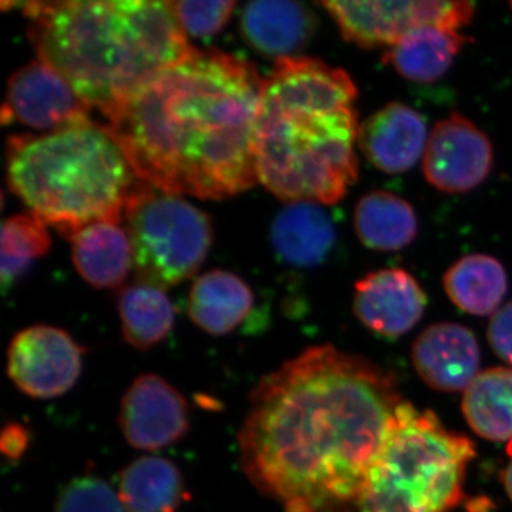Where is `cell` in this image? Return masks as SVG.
Listing matches in <instances>:
<instances>
[{
  "label": "cell",
  "mask_w": 512,
  "mask_h": 512,
  "mask_svg": "<svg viewBox=\"0 0 512 512\" xmlns=\"http://www.w3.org/2000/svg\"><path fill=\"white\" fill-rule=\"evenodd\" d=\"M55 512H127L119 493L97 476L74 478L62 488Z\"/></svg>",
  "instance_id": "27"
},
{
  "label": "cell",
  "mask_w": 512,
  "mask_h": 512,
  "mask_svg": "<svg viewBox=\"0 0 512 512\" xmlns=\"http://www.w3.org/2000/svg\"><path fill=\"white\" fill-rule=\"evenodd\" d=\"M262 83L247 60L192 49L144 84L106 127L144 184L224 200L259 183L255 123Z\"/></svg>",
  "instance_id": "2"
},
{
  "label": "cell",
  "mask_w": 512,
  "mask_h": 512,
  "mask_svg": "<svg viewBox=\"0 0 512 512\" xmlns=\"http://www.w3.org/2000/svg\"><path fill=\"white\" fill-rule=\"evenodd\" d=\"M468 426L494 443H512V367L478 373L461 403Z\"/></svg>",
  "instance_id": "24"
},
{
  "label": "cell",
  "mask_w": 512,
  "mask_h": 512,
  "mask_svg": "<svg viewBox=\"0 0 512 512\" xmlns=\"http://www.w3.org/2000/svg\"><path fill=\"white\" fill-rule=\"evenodd\" d=\"M121 333L131 348L147 352L163 343L174 328L175 311L164 289L146 284L119 293Z\"/></svg>",
  "instance_id": "25"
},
{
  "label": "cell",
  "mask_w": 512,
  "mask_h": 512,
  "mask_svg": "<svg viewBox=\"0 0 512 512\" xmlns=\"http://www.w3.org/2000/svg\"><path fill=\"white\" fill-rule=\"evenodd\" d=\"M487 338L495 355L512 367V299L491 316Z\"/></svg>",
  "instance_id": "29"
},
{
  "label": "cell",
  "mask_w": 512,
  "mask_h": 512,
  "mask_svg": "<svg viewBox=\"0 0 512 512\" xmlns=\"http://www.w3.org/2000/svg\"><path fill=\"white\" fill-rule=\"evenodd\" d=\"M426 309V292L406 269H377L355 284L353 313L367 330L383 338L406 335L416 328Z\"/></svg>",
  "instance_id": "13"
},
{
  "label": "cell",
  "mask_w": 512,
  "mask_h": 512,
  "mask_svg": "<svg viewBox=\"0 0 512 512\" xmlns=\"http://www.w3.org/2000/svg\"><path fill=\"white\" fill-rule=\"evenodd\" d=\"M6 171L10 191L69 239L93 222L120 224L144 185L106 124L93 121L9 137Z\"/></svg>",
  "instance_id": "5"
},
{
  "label": "cell",
  "mask_w": 512,
  "mask_h": 512,
  "mask_svg": "<svg viewBox=\"0 0 512 512\" xmlns=\"http://www.w3.org/2000/svg\"><path fill=\"white\" fill-rule=\"evenodd\" d=\"M443 288L460 311L493 316L503 306L508 275L500 259L487 254H468L447 269Z\"/></svg>",
  "instance_id": "23"
},
{
  "label": "cell",
  "mask_w": 512,
  "mask_h": 512,
  "mask_svg": "<svg viewBox=\"0 0 512 512\" xmlns=\"http://www.w3.org/2000/svg\"><path fill=\"white\" fill-rule=\"evenodd\" d=\"M70 242L73 264L87 284L113 289L126 281L133 268V249L120 224L93 222L79 229Z\"/></svg>",
  "instance_id": "20"
},
{
  "label": "cell",
  "mask_w": 512,
  "mask_h": 512,
  "mask_svg": "<svg viewBox=\"0 0 512 512\" xmlns=\"http://www.w3.org/2000/svg\"><path fill=\"white\" fill-rule=\"evenodd\" d=\"M92 107L50 64L36 60L12 74L2 107V123L52 131L89 123Z\"/></svg>",
  "instance_id": "11"
},
{
  "label": "cell",
  "mask_w": 512,
  "mask_h": 512,
  "mask_svg": "<svg viewBox=\"0 0 512 512\" xmlns=\"http://www.w3.org/2000/svg\"><path fill=\"white\" fill-rule=\"evenodd\" d=\"M353 228L367 249L397 252L412 245L417 238L419 218L413 205L400 195L373 190L357 201Z\"/></svg>",
  "instance_id": "21"
},
{
  "label": "cell",
  "mask_w": 512,
  "mask_h": 512,
  "mask_svg": "<svg viewBox=\"0 0 512 512\" xmlns=\"http://www.w3.org/2000/svg\"><path fill=\"white\" fill-rule=\"evenodd\" d=\"M86 349L64 329L35 325L10 340L6 355L9 379L28 397L57 399L82 376Z\"/></svg>",
  "instance_id": "9"
},
{
  "label": "cell",
  "mask_w": 512,
  "mask_h": 512,
  "mask_svg": "<svg viewBox=\"0 0 512 512\" xmlns=\"http://www.w3.org/2000/svg\"><path fill=\"white\" fill-rule=\"evenodd\" d=\"M50 247L46 224L37 215L19 214L2 225V258L0 281L5 291L20 278L33 261L45 255Z\"/></svg>",
  "instance_id": "26"
},
{
  "label": "cell",
  "mask_w": 512,
  "mask_h": 512,
  "mask_svg": "<svg viewBox=\"0 0 512 512\" xmlns=\"http://www.w3.org/2000/svg\"><path fill=\"white\" fill-rule=\"evenodd\" d=\"M403 403L392 373L332 345L261 377L238 433L239 463L284 512H356Z\"/></svg>",
  "instance_id": "1"
},
{
  "label": "cell",
  "mask_w": 512,
  "mask_h": 512,
  "mask_svg": "<svg viewBox=\"0 0 512 512\" xmlns=\"http://www.w3.org/2000/svg\"><path fill=\"white\" fill-rule=\"evenodd\" d=\"M272 245L286 264L312 268L322 264L336 241V229L328 212L316 202H289L276 215Z\"/></svg>",
  "instance_id": "17"
},
{
  "label": "cell",
  "mask_w": 512,
  "mask_h": 512,
  "mask_svg": "<svg viewBox=\"0 0 512 512\" xmlns=\"http://www.w3.org/2000/svg\"><path fill=\"white\" fill-rule=\"evenodd\" d=\"M412 360L417 375L431 389L460 392L480 373V345L467 326L436 323L414 340Z\"/></svg>",
  "instance_id": "15"
},
{
  "label": "cell",
  "mask_w": 512,
  "mask_h": 512,
  "mask_svg": "<svg viewBox=\"0 0 512 512\" xmlns=\"http://www.w3.org/2000/svg\"><path fill=\"white\" fill-rule=\"evenodd\" d=\"M185 35L207 37L220 32L231 18L235 2H170Z\"/></svg>",
  "instance_id": "28"
},
{
  "label": "cell",
  "mask_w": 512,
  "mask_h": 512,
  "mask_svg": "<svg viewBox=\"0 0 512 512\" xmlns=\"http://www.w3.org/2000/svg\"><path fill=\"white\" fill-rule=\"evenodd\" d=\"M252 306L254 293L247 282L220 269L198 276L188 295L192 322L212 336L234 333L247 320Z\"/></svg>",
  "instance_id": "18"
},
{
  "label": "cell",
  "mask_w": 512,
  "mask_h": 512,
  "mask_svg": "<svg viewBox=\"0 0 512 512\" xmlns=\"http://www.w3.org/2000/svg\"><path fill=\"white\" fill-rule=\"evenodd\" d=\"M119 497L127 512H177L190 500L180 468L160 456L140 457L123 468Z\"/></svg>",
  "instance_id": "22"
},
{
  "label": "cell",
  "mask_w": 512,
  "mask_h": 512,
  "mask_svg": "<svg viewBox=\"0 0 512 512\" xmlns=\"http://www.w3.org/2000/svg\"><path fill=\"white\" fill-rule=\"evenodd\" d=\"M124 220L140 284L160 289L181 284L210 249V218L180 195L144 184L128 201Z\"/></svg>",
  "instance_id": "7"
},
{
  "label": "cell",
  "mask_w": 512,
  "mask_h": 512,
  "mask_svg": "<svg viewBox=\"0 0 512 512\" xmlns=\"http://www.w3.org/2000/svg\"><path fill=\"white\" fill-rule=\"evenodd\" d=\"M19 5V3H18ZM37 57L107 119L191 52L170 2L22 3Z\"/></svg>",
  "instance_id": "4"
},
{
  "label": "cell",
  "mask_w": 512,
  "mask_h": 512,
  "mask_svg": "<svg viewBox=\"0 0 512 512\" xmlns=\"http://www.w3.org/2000/svg\"><path fill=\"white\" fill-rule=\"evenodd\" d=\"M30 444L29 430L23 424L9 423L2 430L0 437V450L3 456L16 461L23 457Z\"/></svg>",
  "instance_id": "30"
},
{
  "label": "cell",
  "mask_w": 512,
  "mask_h": 512,
  "mask_svg": "<svg viewBox=\"0 0 512 512\" xmlns=\"http://www.w3.org/2000/svg\"><path fill=\"white\" fill-rule=\"evenodd\" d=\"M493 165V143L473 121L453 113L434 124L423 156L424 178L431 187L466 194L487 180Z\"/></svg>",
  "instance_id": "10"
},
{
  "label": "cell",
  "mask_w": 512,
  "mask_h": 512,
  "mask_svg": "<svg viewBox=\"0 0 512 512\" xmlns=\"http://www.w3.org/2000/svg\"><path fill=\"white\" fill-rule=\"evenodd\" d=\"M119 426L136 450H161L187 436L190 406L164 377L144 373L133 380L121 399Z\"/></svg>",
  "instance_id": "12"
},
{
  "label": "cell",
  "mask_w": 512,
  "mask_h": 512,
  "mask_svg": "<svg viewBox=\"0 0 512 512\" xmlns=\"http://www.w3.org/2000/svg\"><path fill=\"white\" fill-rule=\"evenodd\" d=\"M503 484L505 491H507L508 497H510V500L512 501V453L510 463H508V466L505 467L503 473Z\"/></svg>",
  "instance_id": "31"
},
{
  "label": "cell",
  "mask_w": 512,
  "mask_h": 512,
  "mask_svg": "<svg viewBox=\"0 0 512 512\" xmlns=\"http://www.w3.org/2000/svg\"><path fill=\"white\" fill-rule=\"evenodd\" d=\"M356 83L312 57L276 60L255 123L259 183L288 202L335 205L359 178Z\"/></svg>",
  "instance_id": "3"
},
{
  "label": "cell",
  "mask_w": 512,
  "mask_h": 512,
  "mask_svg": "<svg viewBox=\"0 0 512 512\" xmlns=\"http://www.w3.org/2000/svg\"><path fill=\"white\" fill-rule=\"evenodd\" d=\"M473 440L404 402L360 491L356 512H453L464 500Z\"/></svg>",
  "instance_id": "6"
},
{
  "label": "cell",
  "mask_w": 512,
  "mask_h": 512,
  "mask_svg": "<svg viewBox=\"0 0 512 512\" xmlns=\"http://www.w3.org/2000/svg\"><path fill=\"white\" fill-rule=\"evenodd\" d=\"M315 13L308 6L288 0H258L242 10L241 32L245 42L265 57H295L315 35Z\"/></svg>",
  "instance_id": "16"
},
{
  "label": "cell",
  "mask_w": 512,
  "mask_h": 512,
  "mask_svg": "<svg viewBox=\"0 0 512 512\" xmlns=\"http://www.w3.org/2000/svg\"><path fill=\"white\" fill-rule=\"evenodd\" d=\"M429 136L423 114L392 101L360 123L357 150L382 173L399 175L423 158Z\"/></svg>",
  "instance_id": "14"
},
{
  "label": "cell",
  "mask_w": 512,
  "mask_h": 512,
  "mask_svg": "<svg viewBox=\"0 0 512 512\" xmlns=\"http://www.w3.org/2000/svg\"><path fill=\"white\" fill-rule=\"evenodd\" d=\"M466 43L458 30L424 25L384 50L383 62L409 82L430 84L446 76Z\"/></svg>",
  "instance_id": "19"
},
{
  "label": "cell",
  "mask_w": 512,
  "mask_h": 512,
  "mask_svg": "<svg viewBox=\"0 0 512 512\" xmlns=\"http://www.w3.org/2000/svg\"><path fill=\"white\" fill-rule=\"evenodd\" d=\"M510 8H511V10H512V2L510 3Z\"/></svg>",
  "instance_id": "32"
},
{
  "label": "cell",
  "mask_w": 512,
  "mask_h": 512,
  "mask_svg": "<svg viewBox=\"0 0 512 512\" xmlns=\"http://www.w3.org/2000/svg\"><path fill=\"white\" fill-rule=\"evenodd\" d=\"M340 36L362 49H390L403 36L424 25L458 30L476 15L471 2L386 0V2H320Z\"/></svg>",
  "instance_id": "8"
}]
</instances>
